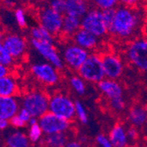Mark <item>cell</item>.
I'll return each mask as SVG.
<instances>
[{"label": "cell", "instance_id": "ab89813d", "mask_svg": "<svg viewBox=\"0 0 147 147\" xmlns=\"http://www.w3.org/2000/svg\"><path fill=\"white\" fill-rule=\"evenodd\" d=\"M10 75V67L0 64V78Z\"/></svg>", "mask_w": 147, "mask_h": 147}, {"label": "cell", "instance_id": "2e32d148", "mask_svg": "<svg viewBox=\"0 0 147 147\" xmlns=\"http://www.w3.org/2000/svg\"><path fill=\"white\" fill-rule=\"evenodd\" d=\"M20 109V102L15 96H0V119L11 120Z\"/></svg>", "mask_w": 147, "mask_h": 147}, {"label": "cell", "instance_id": "83f0119b", "mask_svg": "<svg viewBox=\"0 0 147 147\" xmlns=\"http://www.w3.org/2000/svg\"><path fill=\"white\" fill-rule=\"evenodd\" d=\"M76 105V117L82 124H87L88 123V115L84 104L81 101H75Z\"/></svg>", "mask_w": 147, "mask_h": 147}, {"label": "cell", "instance_id": "c3c4849f", "mask_svg": "<svg viewBox=\"0 0 147 147\" xmlns=\"http://www.w3.org/2000/svg\"><path fill=\"white\" fill-rule=\"evenodd\" d=\"M0 147H3V146H0Z\"/></svg>", "mask_w": 147, "mask_h": 147}, {"label": "cell", "instance_id": "ac0fdd59", "mask_svg": "<svg viewBox=\"0 0 147 147\" xmlns=\"http://www.w3.org/2000/svg\"><path fill=\"white\" fill-rule=\"evenodd\" d=\"M5 147H31V141L27 134L20 130L9 132L5 138Z\"/></svg>", "mask_w": 147, "mask_h": 147}, {"label": "cell", "instance_id": "8fae6325", "mask_svg": "<svg viewBox=\"0 0 147 147\" xmlns=\"http://www.w3.org/2000/svg\"><path fill=\"white\" fill-rule=\"evenodd\" d=\"M39 124L44 135L59 132H67L71 128V122L51 112H47L39 118Z\"/></svg>", "mask_w": 147, "mask_h": 147}, {"label": "cell", "instance_id": "8992f818", "mask_svg": "<svg viewBox=\"0 0 147 147\" xmlns=\"http://www.w3.org/2000/svg\"><path fill=\"white\" fill-rule=\"evenodd\" d=\"M81 26L99 39H103L109 34V27L103 20L102 12L96 8H91L81 18Z\"/></svg>", "mask_w": 147, "mask_h": 147}, {"label": "cell", "instance_id": "ee69618b", "mask_svg": "<svg viewBox=\"0 0 147 147\" xmlns=\"http://www.w3.org/2000/svg\"><path fill=\"white\" fill-rule=\"evenodd\" d=\"M4 37H5V34L2 32H0V41H3Z\"/></svg>", "mask_w": 147, "mask_h": 147}, {"label": "cell", "instance_id": "d590c367", "mask_svg": "<svg viewBox=\"0 0 147 147\" xmlns=\"http://www.w3.org/2000/svg\"><path fill=\"white\" fill-rule=\"evenodd\" d=\"M126 133L129 141H136L138 138V130L135 126H130L126 129Z\"/></svg>", "mask_w": 147, "mask_h": 147}, {"label": "cell", "instance_id": "f1b7e54d", "mask_svg": "<svg viewBox=\"0 0 147 147\" xmlns=\"http://www.w3.org/2000/svg\"><path fill=\"white\" fill-rule=\"evenodd\" d=\"M15 60L11 57V55L5 47L3 41H0V64L11 67L13 66Z\"/></svg>", "mask_w": 147, "mask_h": 147}, {"label": "cell", "instance_id": "e0dca14e", "mask_svg": "<svg viewBox=\"0 0 147 147\" xmlns=\"http://www.w3.org/2000/svg\"><path fill=\"white\" fill-rule=\"evenodd\" d=\"M90 10L89 0H66L65 14L82 18Z\"/></svg>", "mask_w": 147, "mask_h": 147}, {"label": "cell", "instance_id": "d6986e66", "mask_svg": "<svg viewBox=\"0 0 147 147\" xmlns=\"http://www.w3.org/2000/svg\"><path fill=\"white\" fill-rule=\"evenodd\" d=\"M109 138L113 147H123L129 144L125 127L121 123L115 124L109 133Z\"/></svg>", "mask_w": 147, "mask_h": 147}, {"label": "cell", "instance_id": "5bb4252c", "mask_svg": "<svg viewBox=\"0 0 147 147\" xmlns=\"http://www.w3.org/2000/svg\"><path fill=\"white\" fill-rule=\"evenodd\" d=\"M71 39L75 44L86 49L88 52L95 50L99 46L101 40V39L97 38L94 34L82 28H81Z\"/></svg>", "mask_w": 147, "mask_h": 147}, {"label": "cell", "instance_id": "7dc6e473", "mask_svg": "<svg viewBox=\"0 0 147 147\" xmlns=\"http://www.w3.org/2000/svg\"><path fill=\"white\" fill-rule=\"evenodd\" d=\"M145 39H146V40H147V34H146V38H145Z\"/></svg>", "mask_w": 147, "mask_h": 147}, {"label": "cell", "instance_id": "44dd1931", "mask_svg": "<svg viewBox=\"0 0 147 147\" xmlns=\"http://www.w3.org/2000/svg\"><path fill=\"white\" fill-rule=\"evenodd\" d=\"M81 28L82 26L80 18L70 15H64L61 31V34L63 36L67 37V38H72Z\"/></svg>", "mask_w": 147, "mask_h": 147}, {"label": "cell", "instance_id": "30bf717a", "mask_svg": "<svg viewBox=\"0 0 147 147\" xmlns=\"http://www.w3.org/2000/svg\"><path fill=\"white\" fill-rule=\"evenodd\" d=\"M30 44L32 47L47 62L52 64L53 67H55L59 70H61L64 67L65 64L63 62L61 54L59 53L57 48L54 47V44L40 42L32 39H30Z\"/></svg>", "mask_w": 147, "mask_h": 147}, {"label": "cell", "instance_id": "d4e9b609", "mask_svg": "<svg viewBox=\"0 0 147 147\" xmlns=\"http://www.w3.org/2000/svg\"><path fill=\"white\" fill-rule=\"evenodd\" d=\"M69 84L72 89L76 92L77 95L83 96L87 91L86 82L79 76H72L69 79Z\"/></svg>", "mask_w": 147, "mask_h": 147}, {"label": "cell", "instance_id": "8d00e7d4", "mask_svg": "<svg viewBox=\"0 0 147 147\" xmlns=\"http://www.w3.org/2000/svg\"><path fill=\"white\" fill-rule=\"evenodd\" d=\"M18 117H20L24 122H26V123H29V121L31 120V118L32 117V116H31V114L28 112V110H26L25 108H23V107H21L20 109V110H18V114H17Z\"/></svg>", "mask_w": 147, "mask_h": 147}, {"label": "cell", "instance_id": "e575fe53", "mask_svg": "<svg viewBox=\"0 0 147 147\" xmlns=\"http://www.w3.org/2000/svg\"><path fill=\"white\" fill-rule=\"evenodd\" d=\"M27 123L24 122L18 115L14 116L11 120H10V125L12 126L16 130H20V129L25 128Z\"/></svg>", "mask_w": 147, "mask_h": 147}, {"label": "cell", "instance_id": "4dcf8cb0", "mask_svg": "<svg viewBox=\"0 0 147 147\" xmlns=\"http://www.w3.org/2000/svg\"><path fill=\"white\" fill-rule=\"evenodd\" d=\"M47 6H49L53 11L64 15L66 0H47Z\"/></svg>", "mask_w": 147, "mask_h": 147}, {"label": "cell", "instance_id": "681fc988", "mask_svg": "<svg viewBox=\"0 0 147 147\" xmlns=\"http://www.w3.org/2000/svg\"><path fill=\"white\" fill-rule=\"evenodd\" d=\"M145 147H147V146H145Z\"/></svg>", "mask_w": 147, "mask_h": 147}, {"label": "cell", "instance_id": "74e56055", "mask_svg": "<svg viewBox=\"0 0 147 147\" xmlns=\"http://www.w3.org/2000/svg\"><path fill=\"white\" fill-rule=\"evenodd\" d=\"M119 5L127 7H138L141 0H118Z\"/></svg>", "mask_w": 147, "mask_h": 147}, {"label": "cell", "instance_id": "b9f144b4", "mask_svg": "<svg viewBox=\"0 0 147 147\" xmlns=\"http://www.w3.org/2000/svg\"><path fill=\"white\" fill-rule=\"evenodd\" d=\"M78 140L82 144H86L87 143V141H88V138L85 137V136H81L79 138H78Z\"/></svg>", "mask_w": 147, "mask_h": 147}, {"label": "cell", "instance_id": "9a60e30c", "mask_svg": "<svg viewBox=\"0 0 147 147\" xmlns=\"http://www.w3.org/2000/svg\"><path fill=\"white\" fill-rule=\"evenodd\" d=\"M97 86L99 90L101 91V93L108 100L123 97V87L117 80L104 78L102 81L97 83Z\"/></svg>", "mask_w": 147, "mask_h": 147}, {"label": "cell", "instance_id": "52a82bcc", "mask_svg": "<svg viewBox=\"0 0 147 147\" xmlns=\"http://www.w3.org/2000/svg\"><path fill=\"white\" fill-rule=\"evenodd\" d=\"M63 18V14L53 11L47 5L40 8L38 12L39 25L47 29L54 37L61 34Z\"/></svg>", "mask_w": 147, "mask_h": 147}, {"label": "cell", "instance_id": "484cf974", "mask_svg": "<svg viewBox=\"0 0 147 147\" xmlns=\"http://www.w3.org/2000/svg\"><path fill=\"white\" fill-rule=\"evenodd\" d=\"M43 135L44 133L39 124V122L33 124H29L27 136L32 144H36L40 142L41 139H43Z\"/></svg>", "mask_w": 147, "mask_h": 147}, {"label": "cell", "instance_id": "f546056e", "mask_svg": "<svg viewBox=\"0 0 147 147\" xmlns=\"http://www.w3.org/2000/svg\"><path fill=\"white\" fill-rule=\"evenodd\" d=\"M14 18L16 24L20 28H26L27 26V17L26 12L23 8H17L14 11Z\"/></svg>", "mask_w": 147, "mask_h": 147}, {"label": "cell", "instance_id": "7bdbcfd3", "mask_svg": "<svg viewBox=\"0 0 147 147\" xmlns=\"http://www.w3.org/2000/svg\"><path fill=\"white\" fill-rule=\"evenodd\" d=\"M4 1L5 2V4H6V5H11L13 4V2H14V1H17V0H4Z\"/></svg>", "mask_w": 147, "mask_h": 147}, {"label": "cell", "instance_id": "3957f363", "mask_svg": "<svg viewBox=\"0 0 147 147\" xmlns=\"http://www.w3.org/2000/svg\"><path fill=\"white\" fill-rule=\"evenodd\" d=\"M77 72L86 82L97 84L105 78L102 56L97 53H89L88 59Z\"/></svg>", "mask_w": 147, "mask_h": 147}, {"label": "cell", "instance_id": "f6af8a7d", "mask_svg": "<svg viewBox=\"0 0 147 147\" xmlns=\"http://www.w3.org/2000/svg\"><path fill=\"white\" fill-rule=\"evenodd\" d=\"M123 147H136V146L131 145V144H127V145H125V146H123Z\"/></svg>", "mask_w": 147, "mask_h": 147}, {"label": "cell", "instance_id": "f35d334b", "mask_svg": "<svg viewBox=\"0 0 147 147\" xmlns=\"http://www.w3.org/2000/svg\"><path fill=\"white\" fill-rule=\"evenodd\" d=\"M65 147H84V144H82L78 139H70L67 141Z\"/></svg>", "mask_w": 147, "mask_h": 147}, {"label": "cell", "instance_id": "6da1fadb", "mask_svg": "<svg viewBox=\"0 0 147 147\" xmlns=\"http://www.w3.org/2000/svg\"><path fill=\"white\" fill-rule=\"evenodd\" d=\"M144 14L140 8L119 5L116 8L115 18L109 28V33L120 40L138 38L144 25Z\"/></svg>", "mask_w": 147, "mask_h": 147}, {"label": "cell", "instance_id": "277c9868", "mask_svg": "<svg viewBox=\"0 0 147 147\" xmlns=\"http://www.w3.org/2000/svg\"><path fill=\"white\" fill-rule=\"evenodd\" d=\"M49 112L71 122L76 117L75 101L64 93H54L49 96Z\"/></svg>", "mask_w": 147, "mask_h": 147}, {"label": "cell", "instance_id": "5b68a950", "mask_svg": "<svg viewBox=\"0 0 147 147\" xmlns=\"http://www.w3.org/2000/svg\"><path fill=\"white\" fill-rule=\"evenodd\" d=\"M126 59L135 68L147 71V40L145 38H136L128 44Z\"/></svg>", "mask_w": 147, "mask_h": 147}, {"label": "cell", "instance_id": "ffe728a7", "mask_svg": "<svg viewBox=\"0 0 147 147\" xmlns=\"http://www.w3.org/2000/svg\"><path fill=\"white\" fill-rule=\"evenodd\" d=\"M18 93V83L11 75L0 78V96H15Z\"/></svg>", "mask_w": 147, "mask_h": 147}, {"label": "cell", "instance_id": "1f68e13d", "mask_svg": "<svg viewBox=\"0 0 147 147\" xmlns=\"http://www.w3.org/2000/svg\"><path fill=\"white\" fill-rule=\"evenodd\" d=\"M109 105L112 110L117 112H121L125 109L126 103L123 97H119L112 100H109Z\"/></svg>", "mask_w": 147, "mask_h": 147}, {"label": "cell", "instance_id": "9c48e42d", "mask_svg": "<svg viewBox=\"0 0 147 147\" xmlns=\"http://www.w3.org/2000/svg\"><path fill=\"white\" fill-rule=\"evenodd\" d=\"M31 73L39 82L47 86H54L61 80L60 70L47 61L32 64Z\"/></svg>", "mask_w": 147, "mask_h": 147}, {"label": "cell", "instance_id": "d6a6232c", "mask_svg": "<svg viewBox=\"0 0 147 147\" xmlns=\"http://www.w3.org/2000/svg\"><path fill=\"white\" fill-rule=\"evenodd\" d=\"M102 12L103 20H104L105 23L107 24L108 27L109 28V26L112 25V23L114 21L115 14H116V9H108V10L102 11Z\"/></svg>", "mask_w": 147, "mask_h": 147}, {"label": "cell", "instance_id": "4fadbf2b", "mask_svg": "<svg viewBox=\"0 0 147 147\" xmlns=\"http://www.w3.org/2000/svg\"><path fill=\"white\" fill-rule=\"evenodd\" d=\"M102 62L105 78L117 80L123 75V62L120 56L113 53H107L102 55Z\"/></svg>", "mask_w": 147, "mask_h": 147}, {"label": "cell", "instance_id": "603a6c76", "mask_svg": "<svg viewBox=\"0 0 147 147\" xmlns=\"http://www.w3.org/2000/svg\"><path fill=\"white\" fill-rule=\"evenodd\" d=\"M30 39L35 40L40 42L54 44L55 39L54 36L52 35L47 29L42 27L40 25L35 26L30 30Z\"/></svg>", "mask_w": 147, "mask_h": 147}, {"label": "cell", "instance_id": "cb8c5ba5", "mask_svg": "<svg viewBox=\"0 0 147 147\" xmlns=\"http://www.w3.org/2000/svg\"><path fill=\"white\" fill-rule=\"evenodd\" d=\"M68 140L67 132L45 135L43 138V142L47 147H65Z\"/></svg>", "mask_w": 147, "mask_h": 147}, {"label": "cell", "instance_id": "7402d4cb", "mask_svg": "<svg viewBox=\"0 0 147 147\" xmlns=\"http://www.w3.org/2000/svg\"><path fill=\"white\" fill-rule=\"evenodd\" d=\"M128 119L131 124L135 127H140L147 123V109L140 105L133 106L128 114Z\"/></svg>", "mask_w": 147, "mask_h": 147}, {"label": "cell", "instance_id": "7c38bea8", "mask_svg": "<svg viewBox=\"0 0 147 147\" xmlns=\"http://www.w3.org/2000/svg\"><path fill=\"white\" fill-rule=\"evenodd\" d=\"M3 44L15 61L22 60L27 52V41L25 37L15 32L5 34Z\"/></svg>", "mask_w": 147, "mask_h": 147}, {"label": "cell", "instance_id": "836d02e7", "mask_svg": "<svg viewBox=\"0 0 147 147\" xmlns=\"http://www.w3.org/2000/svg\"><path fill=\"white\" fill-rule=\"evenodd\" d=\"M96 142L100 147H113L108 136L104 134H99L96 138Z\"/></svg>", "mask_w": 147, "mask_h": 147}, {"label": "cell", "instance_id": "60d3db41", "mask_svg": "<svg viewBox=\"0 0 147 147\" xmlns=\"http://www.w3.org/2000/svg\"><path fill=\"white\" fill-rule=\"evenodd\" d=\"M10 126V121L5 119H0V131H5Z\"/></svg>", "mask_w": 147, "mask_h": 147}, {"label": "cell", "instance_id": "bcb514c9", "mask_svg": "<svg viewBox=\"0 0 147 147\" xmlns=\"http://www.w3.org/2000/svg\"><path fill=\"white\" fill-rule=\"evenodd\" d=\"M40 147H47L46 145H44V146H40Z\"/></svg>", "mask_w": 147, "mask_h": 147}, {"label": "cell", "instance_id": "4316f807", "mask_svg": "<svg viewBox=\"0 0 147 147\" xmlns=\"http://www.w3.org/2000/svg\"><path fill=\"white\" fill-rule=\"evenodd\" d=\"M91 4L94 8H96L100 11H104L108 9H116L118 5V0H91Z\"/></svg>", "mask_w": 147, "mask_h": 147}, {"label": "cell", "instance_id": "ba28073f", "mask_svg": "<svg viewBox=\"0 0 147 147\" xmlns=\"http://www.w3.org/2000/svg\"><path fill=\"white\" fill-rule=\"evenodd\" d=\"M89 55V52L77 46L73 41L66 44L61 52V57L64 64L72 70H76L82 67Z\"/></svg>", "mask_w": 147, "mask_h": 147}, {"label": "cell", "instance_id": "7a4b0ae2", "mask_svg": "<svg viewBox=\"0 0 147 147\" xmlns=\"http://www.w3.org/2000/svg\"><path fill=\"white\" fill-rule=\"evenodd\" d=\"M20 104L32 117L39 119L49 111V96L44 91H29L21 98Z\"/></svg>", "mask_w": 147, "mask_h": 147}]
</instances>
